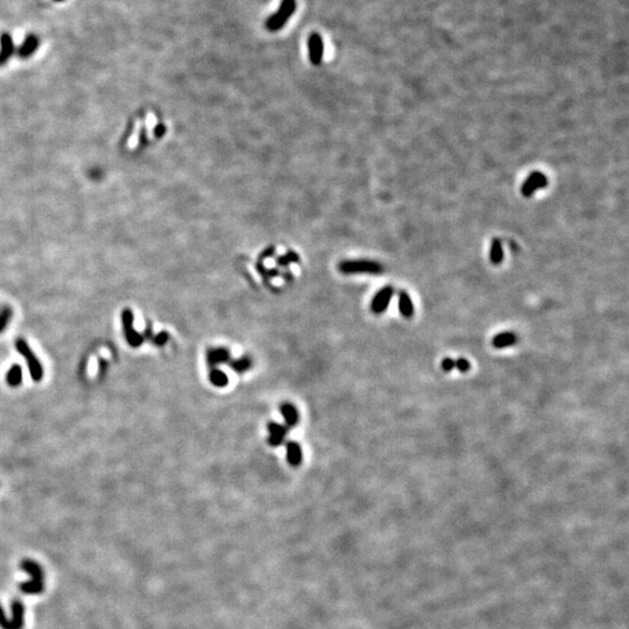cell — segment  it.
<instances>
[{"mask_svg": "<svg viewBox=\"0 0 629 629\" xmlns=\"http://www.w3.org/2000/svg\"><path fill=\"white\" fill-rule=\"evenodd\" d=\"M280 410H281V414L282 416H283L285 423H287L288 427H295V425L297 424L298 412L294 405H291V403L289 402L282 403L281 407H280Z\"/></svg>", "mask_w": 629, "mask_h": 629, "instance_id": "cell-12", "label": "cell"}, {"mask_svg": "<svg viewBox=\"0 0 629 629\" xmlns=\"http://www.w3.org/2000/svg\"><path fill=\"white\" fill-rule=\"evenodd\" d=\"M517 342V336L514 332L507 331V332H503V333H499L493 338V346L497 348H504L508 347V346H513L514 344H516Z\"/></svg>", "mask_w": 629, "mask_h": 629, "instance_id": "cell-13", "label": "cell"}, {"mask_svg": "<svg viewBox=\"0 0 629 629\" xmlns=\"http://www.w3.org/2000/svg\"><path fill=\"white\" fill-rule=\"evenodd\" d=\"M230 358V351L225 347L210 348L208 353H206V361H208V365L211 368H216L217 365L228 363Z\"/></svg>", "mask_w": 629, "mask_h": 629, "instance_id": "cell-9", "label": "cell"}, {"mask_svg": "<svg viewBox=\"0 0 629 629\" xmlns=\"http://www.w3.org/2000/svg\"><path fill=\"white\" fill-rule=\"evenodd\" d=\"M37 46H39V39L35 35H28L26 39H25L24 43L21 44L20 48H19V55L24 57V59L30 57L36 50Z\"/></svg>", "mask_w": 629, "mask_h": 629, "instance_id": "cell-16", "label": "cell"}, {"mask_svg": "<svg viewBox=\"0 0 629 629\" xmlns=\"http://www.w3.org/2000/svg\"><path fill=\"white\" fill-rule=\"evenodd\" d=\"M440 366H441V368H443V371L451 372L454 367H456V364H454V360H453L452 358L446 357V358L443 359V361H441Z\"/></svg>", "mask_w": 629, "mask_h": 629, "instance_id": "cell-26", "label": "cell"}, {"mask_svg": "<svg viewBox=\"0 0 629 629\" xmlns=\"http://www.w3.org/2000/svg\"><path fill=\"white\" fill-rule=\"evenodd\" d=\"M275 252H276V250H275V247H274V246L268 247V249L265 250V251H263V252L261 253V255H260V259H259V260H260V261H261V260H263V259H267V258H269V256H273V254H274Z\"/></svg>", "mask_w": 629, "mask_h": 629, "instance_id": "cell-28", "label": "cell"}, {"mask_svg": "<svg viewBox=\"0 0 629 629\" xmlns=\"http://www.w3.org/2000/svg\"><path fill=\"white\" fill-rule=\"evenodd\" d=\"M287 460L291 466H298L302 463V450L296 441L287 443Z\"/></svg>", "mask_w": 629, "mask_h": 629, "instance_id": "cell-15", "label": "cell"}, {"mask_svg": "<svg viewBox=\"0 0 629 629\" xmlns=\"http://www.w3.org/2000/svg\"><path fill=\"white\" fill-rule=\"evenodd\" d=\"M309 59L314 65H319L324 56V43L322 36L318 33H313L308 40Z\"/></svg>", "mask_w": 629, "mask_h": 629, "instance_id": "cell-7", "label": "cell"}, {"mask_svg": "<svg viewBox=\"0 0 629 629\" xmlns=\"http://www.w3.org/2000/svg\"><path fill=\"white\" fill-rule=\"evenodd\" d=\"M8 626H9V620L6 618L4 609H2L1 606H0V627H1L2 629H8Z\"/></svg>", "mask_w": 629, "mask_h": 629, "instance_id": "cell-27", "label": "cell"}, {"mask_svg": "<svg viewBox=\"0 0 629 629\" xmlns=\"http://www.w3.org/2000/svg\"><path fill=\"white\" fill-rule=\"evenodd\" d=\"M21 568L31 576L26 583L20 584V590L26 594H39L43 591V571L36 562L25 559L21 562Z\"/></svg>", "mask_w": 629, "mask_h": 629, "instance_id": "cell-1", "label": "cell"}, {"mask_svg": "<svg viewBox=\"0 0 629 629\" xmlns=\"http://www.w3.org/2000/svg\"><path fill=\"white\" fill-rule=\"evenodd\" d=\"M14 53V43L13 40H12L11 35L8 34H2L1 37H0V55L2 56V59L5 61L13 55Z\"/></svg>", "mask_w": 629, "mask_h": 629, "instance_id": "cell-17", "label": "cell"}, {"mask_svg": "<svg viewBox=\"0 0 629 629\" xmlns=\"http://www.w3.org/2000/svg\"><path fill=\"white\" fill-rule=\"evenodd\" d=\"M209 380L214 386L219 387V388H223V387L227 386L228 383V377L226 374L223 371L218 370V368H211V371L209 373Z\"/></svg>", "mask_w": 629, "mask_h": 629, "instance_id": "cell-18", "label": "cell"}, {"mask_svg": "<svg viewBox=\"0 0 629 629\" xmlns=\"http://www.w3.org/2000/svg\"><path fill=\"white\" fill-rule=\"evenodd\" d=\"M15 346H17L19 353L26 359L31 379L36 381V382L37 381H40L43 377V370H42V366H41V364L39 363V360H37L36 355L33 353V351L30 348V346H28V344L24 341V339H18L17 343H15Z\"/></svg>", "mask_w": 629, "mask_h": 629, "instance_id": "cell-4", "label": "cell"}, {"mask_svg": "<svg viewBox=\"0 0 629 629\" xmlns=\"http://www.w3.org/2000/svg\"><path fill=\"white\" fill-rule=\"evenodd\" d=\"M12 316V310L9 308H2V310L0 311V332L2 331L7 325L9 318Z\"/></svg>", "mask_w": 629, "mask_h": 629, "instance_id": "cell-23", "label": "cell"}, {"mask_svg": "<svg viewBox=\"0 0 629 629\" xmlns=\"http://www.w3.org/2000/svg\"><path fill=\"white\" fill-rule=\"evenodd\" d=\"M22 380V370L20 365H13L7 373V382L11 386H18Z\"/></svg>", "mask_w": 629, "mask_h": 629, "instance_id": "cell-21", "label": "cell"}, {"mask_svg": "<svg viewBox=\"0 0 629 629\" xmlns=\"http://www.w3.org/2000/svg\"><path fill=\"white\" fill-rule=\"evenodd\" d=\"M124 332H125L126 341L133 347H138L144 343V337L133 329V314L129 309H125L122 314Z\"/></svg>", "mask_w": 629, "mask_h": 629, "instance_id": "cell-5", "label": "cell"}, {"mask_svg": "<svg viewBox=\"0 0 629 629\" xmlns=\"http://www.w3.org/2000/svg\"><path fill=\"white\" fill-rule=\"evenodd\" d=\"M152 341H153L154 344L157 345V346L164 345L167 343V341H168V333L166 331L158 332L157 335H155V336L152 337Z\"/></svg>", "mask_w": 629, "mask_h": 629, "instance_id": "cell-25", "label": "cell"}, {"mask_svg": "<svg viewBox=\"0 0 629 629\" xmlns=\"http://www.w3.org/2000/svg\"><path fill=\"white\" fill-rule=\"evenodd\" d=\"M5 62H6V61H5V60H4V59H2V56H1V55H0V65H1V64H4V63H5Z\"/></svg>", "mask_w": 629, "mask_h": 629, "instance_id": "cell-30", "label": "cell"}, {"mask_svg": "<svg viewBox=\"0 0 629 629\" xmlns=\"http://www.w3.org/2000/svg\"><path fill=\"white\" fill-rule=\"evenodd\" d=\"M338 269L344 274H380L383 272V266L372 260H345L339 262Z\"/></svg>", "mask_w": 629, "mask_h": 629, "instance_id": "cell-2", "label": "cell"}, {"mask_svg": "<svg viewBox=\"0 0 629 629\" xmlns=\"http://www.w3.org/2000/svg\"><path fill=\"white\" fill-rule=\"evenodd\" d=\"M295 11H296V0H282L278 11L266 21L267 30L271 31H280L287 24Z\"/></svg>", "mask_w": 629, "mask_h": 629, "instance_id": "cell-3", "label": "cell"}, {"mask_svg": "<svg viewBox=\"0 0 629 629\" xmlns=\"http://www.w3.org/2000/svg\"><path fill=\"white\" fill-rule=\"evenodd\" d=\"M298 255L295 252H291L289 251L287 254L284 255H281L280 258H278L276 262H278L279 266H288L290 262H298Z\"/></svg>", "mask_w": 629, "mask_h": 629, "instance_id": "cell-22", "label": "cell"}, {"mask_svg": "<svg viewBox=\"0 0 629 629\" xmlns=\"http://www.w3.org/2000/svg\"><path fill=\"white\" fill-rule=\"evenodd\" d=\"M393 295H394V288L392 287V285H386V287L377 291V295L373 298V301H372V306H371L372 311L376 314H382L383 311L388 308Z\"/></svg>", "mask_w": 629, "mask_h": 629, "instance_id": "cell-8", "label": "cell"}, {"mask_svg": "<svg viewBox=\"0 0 629 629\" xmlns=\"http://www.w3.org/2000/svg\"><path fill=\"white\" fill-rule=\"evenodd\" d=\"M24 618V605L19 600H15V601L12 602V619L9 620V629H21L25 624Z\"/></svg>", "mask_w": 629, "mask_h": 629, "instance_id": "cell-11", "label": "cell"}, {"mask_svg": "<svg viewBox=\"0 0 629 629\" xmlns=\"http://www.w3.org/2000/svg\"><path fill=\"white\" fill-rule=\"evenodd\" d=\"M491 261L494 263V265H499V263L503 262V243L499 238H494L493 241H492V246H491Z\"/></svg>", "mask_w": 629, "mask_h": 629, "instance_id": "cell-19", "label": "cell"}, {"mask_svg": "<svg viewBox=\"0 0 629 629\" xmlns=\"http://www.w3.org/2000/svg\"><path fill=\"white\" fill-rule=\"evenodd\" d=\"M55 1H63V0H55Z\"/></svg>", "mask_w": 629, "mask_h": 629, "instance_id": "cell-31", "label": "cell"}, {"mask_svg": "<svg viewBox=\"0 0 629 629\" xmlns=\"http://www.w3.org/2000/svg\"><path fill=\"white\" fill-rule=\"evenodd\" d=\"M268 431H269V437H268V443L271 444L272 446H280L282 443H283L285 435H287L288 429L284 425L280 424V423H275V422H269L268 423Z\"/></svg>", "mask_w": 629, "mask_h": 629, "instance_id": "cell-10", "label": "cell"}, {"mask_svg": "<svg viewBox=\"0 0 629 629\" xmlns=\"http://www.w3.org/2000/svg\"><path fill=\"white\" fill-rule=\"evenodd\" d=\"M548 186V177L541 171H533L522 184L521 192L524 197H530L536 190Z\"/></svg>", "mask_w": 629, "mask_h": 629, "instance_id": "cell-6", "label": "cell"}, {"mask_svg": "<svg viewBox=\"0 0 629 629\" xmlns=\"http://www.w3.org/2000/svg\"><path fill=\"white\" fill-rule=\"evenodd\" d=\"M399 309L400 313L406 318H410L414 314V306H412L411 298L409 297L408 293L401 290L399 294Z\"/></svg>", "mask_w": 629, "mask_h": 629, "instance_id": "cell-14", "label": "cell"}, {"mask_svg": "<svg viewBox=\"0 0 629 629\" xmlns=\"http://www.w3.org/2000/svg\"><path fill=\"white\" fill-rule=\"evenodd\" d=\"M164 132H166V126L162 125V124H158V125L154 128V134L157 135V138H160V136L163 135Z\"/></svg>", "mask_w": 629, "mask_h": 629, "instance_id": "cell-29", "label": "cell"}, {"mask_svg": "<svg viewBox=\"0 0 629 629\" xmlns=\"http://www.w3.org/2000/svg\"><path fill=\"white\" fill-rule=\"evenodd\" d=\"M251 366H252V360L250 357H241L231 361V368L237 373H244V372L249 371Z\"/></svg>", "mask_w": 629, "mask_h": 629, "instance_id": "cell-20", "label": "cell"}, {"mask_svg": "<svg viewBox=\"0 0 629 629\" xmlns=\"http://www.w3.org/2000/svg\"><path fill=\"white\" fill-rule=\"evenodd\" d=\"M454 364H456V367L454 368H457V370L462 372V373H465V372H468L470 368H471V364H470L468 359L465 358H458L456 361H454Z\"/></svg>", "mask_w": 629, "mask_h": 629, "instance_id": "cell-24", "label": "cell"}]
</instances>
